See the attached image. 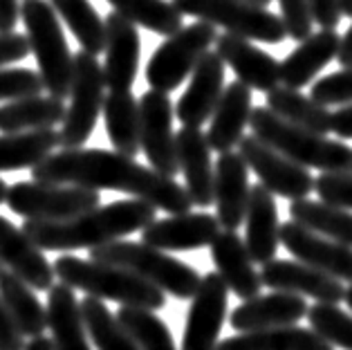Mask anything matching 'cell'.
Listing matches in <instances>:
<instances>
[{
  "label": "cell",
  "mask_w": 352,
  "mask_h": 350,
  "mask_svg": "<svg viewBox=\"0 0 352 350\" xmlns=\"http://www.w3.org/2000/svg\"><path fill=\"white\" fill-rule=\"evenodd\" d=\"M52 270L54 278L72 289H81L85 296L117 301L124 308H142L151 312L162 310L166 305V294L162 289L122 267L65 254L54 261Z\"/></svg>",
  "instance_id": "4"
},
{
  "label": "cell",
  "mask_w": 352,
  "mask_h": 350,
  "mask_svg": "<svg viewBox=\"0 0 352 350\" xmlns=\"http://www.w3.org/2000/svg\"><path fill=\"white\" fill-rule=\"evenodd\" d=\"M238 155L243 157L249 171L258 175L261 184L272 195L287 200H303L314 191V177L310 171L294 164L254 135H245L238 144Z\"/></svg>",
  "instance_id": "11"
},
{
  "label": "cell",
  "mask_w": 352,
  "mask_h": 350,
  "mask_svg": "<svg viewBox=\"0 0 352 350\" xmlns=\"http://www.w3.org/2000/svg\"><path fill=\"white\" fill-rule=\"evenodd\" d=\"M5 195H7V182L3 180V177H0V204L5 202Z\"/></svg>",
  "instance_id": "54"
},
{
  "label": "cell",
  "mask_w": 352,
  "mask_h": 350,
  "mask_svg": "<svg viewBox=\"0 0 352 350\" xmlns=\"http://www.w3.org/2000/svg\"><path fill=\"white\" fill-rule=\"evenodd\" d=\"M106 133L117 153L135 157L140 146V101L131 90H115L104 97Z\"/></svg>",
  "instance_id": "30"
},
{
  "label": "cell",
  "mask_w": 352,
  "mask_h": 350,
  "mask_svg": "<svg viewBox=\"0 0 352 350\" xmlns=\"http://www.w3.org/2000/svg\"><path fill=\"white\" fill-rule=\"evenodd\" d=\"M283 122H287L303 131H310L316 135L330 133V110L319 106L310 97L300 95L298 90L285 88V85H276L267 92V106H265Z\"/></svg>",
  "instance_id": "34"
},
{
  "label": "cell",
  "mask_w": 352,
  "mask_h": 350,
  "mask_svg": "<svg viewBox=\"0 0 352 350\" xmlns=\"http://www.w3.org/2000/svg\"><path fill=\"white\" fill-rule=\"evenodd\" d=\"M177 166L184 173L186 193L193 207H211L213 204V164L211 149L200 128L182 126L175 135Z\"/></svg>",
  "instance_id": "23"
},
{
  "label": "cell",
  "mask_w": 352,
  "mask_h": 350,
  "mask_svg": "<svg viewBox=\"0 0 352 350\" xmlns=\"http://www.w3.org/2000/svg\"><path fill=\"white\" fill-rule=\"evenodd\" d=\"M280 5V21L285 34L292 41H305L312 34V10L307 0H278Z\"/></svg>",
  "instance_id": "43"
},
{
  "label": "cell",
  "mask_w": 352,
  "mask_h": 350,
  "mask_svg": "<svg viewBox=\"0 0 352 350\" xmlns=\"http://www.w3.org/2000/svg\"><path fill=\"white\" fill-rule=\"evenodd\" d=\"M104 67L97 56L79 50L72 54V85L70 104L65 108V117L58 133V146L83 149V144L92 138L97 119L104 108Z\"/></svg>",
  "instance_id": "7"
},
{
  "label": "cell",
  "mask_w": 352,
  "mask_h": 350,
  "mask_svg": "<svg viewBox=\"0 0 352 350\" xmlns=\"http://www.w3.org/2000/svg\"><path fill=\"white\" fill-rule=\"evenodd\" d=\"M220 234V225L211 213H179L164 220H153L142 229V243L162 252H191L209 247Z\"/></svg>",
  "instance_id": "18"
},
{
  "label": "cell",
  "mask_w": 352,
  "mask_h": 350,
  "mask_svg": "<svg viewBox=\"0 0 352 350\" xmlns=\"http://www.w3.org/2000/svg\"><path fill=\"white\" fill-rule=\"evenodd\" d=\"M79 310L85 332L99 350H140L135 339L122 328V323L101 298L83 296L79 301Z\"/></svg>",
  "instance_id": "37"
},
{
  "label": "cell",
  "mask_w": 352,
  "mask_h": 350,
  "mask_svg": "<svg viewBox=\"0 0 352 350\" xmlns=\"http://www.w3.org/2000/svg\"><path fill=\"white\" fill-rule=\"evenodd\" d=\"M5 204L25 220H67L99 207L101 195L83 186L30 180L7 186Z\"/></svg>",
  "instance_id": "10"
},
{
  "label": "cell",
  "mask_w": 352,
  "mask_h": 350,
  "mask_svg": "<svg viewBox=\"0 0 352 350\" xmlns=\"http://www.w3.org/2000/svg\"><path fill=\"white\" fill-rule=\"evenodd\" d=\"M229 308V289L216 272L200 278L197 292L191 298L182 337V350H216L220 330L225 326Z\"/></svg>",
  "instance_id": "13"
},
{
  "label": "cell",
  "mask_w": 352,
  "mask_h": 350,
  "mask_svg": "<svg viewBox=\"0 0 352 350\" xmlns=\"http://www.w3.org/2000/svg\"><path fill=\"white\" fill-rule=\"evenodd\" d=\"M19 16L28 30L30 52L36 58L43 90L50 97L65 101L72 85V52L56 12L47 0H23Z\"/></svg>",
  "instance_id": "5"
},
{
  "label": "cell",
  "mask_w": 352,
  "mask_h": 350,
  "mask_svg": "<svg viewBox=\"0 0 352 350\" xmlns=\"http://www.w3.org/2000/svg\"><path fill=\"white\" fill-rule=\"evenodd\" d=\"M43 92L38 72L30 67H0V101L36 97Z\"/></svg>",
  "instance_id": "42"
},
{
  "label": "cell",
  "mask_w": 352,
  "mask_h": 350,
  "mask_svg": "<svg viewBox=\"0 0 352 350\" xmlns=\"http://www.w3.org/2000/svg\"><path fill=\"white\" fill-rule=\"evenodd\" d=\"M247 3H252V5H258V7H267L272 0H247Z\"/></svg>",
  "instance_id": "55"
},
{
  "label": "cell",
  "mask_w": 352,
  "mask_h": 350,
  "mask_svg": "<svg viewBox=\"0 0 352 350\" xmlns=\"http://www.w3.org/2000/svg\"><path fill=\"white\" fill-rule=\"evenodd\" d=\"M0 350H25V337L14 326L3 301H0Z\"/></svg>",
  "instance_id": "47"
},
{
  "label": "cell",
  "mask_w": 352,
  "mask_h": 350,
  "mask_svg": "<svg viewBox=\"0 0 352 350\" xmlns=\"http://www.w3.org/2000/svg\"><path fill=\"white\" fill-rule=\"evenodd\" d=\"M330 133L341 140H352V104L341 106L330 115Z\"/></svg>",
  "instance_id": "48"
},
{
  "label": "cell",
  "mask_w": 352,
  "mask_h": 350,
  "mask_svg": "<svg viewBox=\"0 0 352 350\" xmlns=\"http://www.w3.org/2000/svg\"><path fill=\"white\" fill-rule=\"evenodd\" d=\"M216 350H334L314 330L285 326L256 332H240L220 341Z\"/></svg>",
  "instance_id": "32"
},
{
  "label": "cell",
  "mask_w": 352,
  "mask_h": 350,
  "mask_svg": "<svg viewBox=\"0 0 352 350\" xmlns=\"http://www.w3.org/2000/svg\"><path fill=\"white\" fill-rule=\"evenodd\" d=\"M19 19V0H0V34L16 32Z\"/></svg>",
  "instance_id": "49"
},
{
  "label": "cell",
  "mask_w": 352,
  "mask_h": 350,
  "mask_svg": "<svg viewBox=\"0 0 352 350\" xmlns=\"http://www.w3.org/2000/svg\"><path fill=\"white\" fill-rule=\"evenodd\" d=\"M211 261L216 265V274L222 278L229 292L238 298H254L261 294V274L249 259V252L236 232H220L211 245Z\"/></svg>",
  "instance_id": "25"
},
{
  "label": "cell",
  "mask_w": 352,
  "mask_h": 350,
  "mask_svg": "<svg viewBox=\"0 0 352 350\" xmlns=\"http://www.w3.org/2000/svg\"><path fill=\"white\" fill-rule=\"evenodd\" d=\"M106 25V61H104V81L110 92L131 90L140 72L142 56V39L137 25L126 21L124 16L108 14L104 19Z\"/></svg>",
  "instance_id": "16"
},
{
  "label": "cell",
  "mask_w": 352,
  "mask_h": 350,
  "mask_svg": "<svg viewBox=\"0 0 352 350\" xmlns=\"http://www.w3.org/2000/svg\"><path fill=\"white\" fill-rule=\"evenodd\" d=\"M249 168L238 153H220L213 166V204L216 220L225 232H236L243 225L249 200Z\"/></svg>",
  "instance_id": "19"
},
{
  "label": "cell",
  "mask_w": 352,
  "mask_h": 350,
  "mask_svg": "<svg viewBox=\"0 0 352 350\" xmlns=\"http://www.w3.org/2000/svg\"><path fill=\"white\" fill-rule=\"evenodd\" d=\"M30 54V43L28 36L21 32L0 34V67L23 61Z\"/></svg>",
  "instance_id": "45"
},
{
  "label": "cell",
  "mask_w": 352,
  "mask_h": 350,
  "mask_svg": "<svg viewBox=\"0 0 352 350\" xmlns=\"http://www.w3.org/2000/svg\"><path fill=\"white\" fill-rule=\"evenodd\" d=\"M32 180L47 184H72L92 191H119L166 213H188L191 198L173 177H164L153 168L104 149H63L38 162Z\"/></svg>",
  "instance_id": "1"
},
{
  "label": "cell",
  "mask_w": 352,
  "mask_h": 350,
  "mask_svg": "<svg viewBox=\"0 0 352 350\" xmlns=\"http://www.w3.org/2000/svg\"><path fill=\"white\" fill-rule=\"evenodd\" d=\"M278 243L303 265L319 270L341 283H352V247L323 238L292 220L280 225Z\"/></svg>",
  "instance_id": "14"
},
{
  "label": "cell",
  "mask_w": 352,
  "mask_h": 350,
  "mask_svg": "<svg viewBox=\"0 0 352 350\" xmlns=\"http://www.w3.org/2000/svg\"><path fill=\"white\" fill-rule=\"evenodd\" d=\"M307 3H310L314 23H319L323 30H337L341 23L337 0H307Z\"/></svg>",
  "instance_id": "46"
},
{
  "label": "cell",
  "mask_w": 352,
  "mask_h": 350,
  "mask_svg": "<svg viewBox=\"0 0 352 350\" xmlns=\"http://www.w3.org/2000/svg\"><path fill=\"white\" fill-rule=\"evenodd\" d=\"M252 135L267 144L280 155L303 168H319L321 173L350 175L352 173V149L339 140H328L303 128L283 122L265 106L252 108L249 115Z\"/></svg>",
  "instance_id": "3"
},
{
  "label": "cell",
  "mask_w": 352,
  "mask_h": 350,
  "mask_svg": "<svg viewBox=\"0 0 352 350\" xmlns=\"http://www.w3.org/2000/svg\"><path fill=\"white\" fill-rule=\"evenodd\" d=\"M0 301L23 337H38L47 330V310L34 289L14 272H0Z\"/></svg>",
  "instance_id": "29"
},
{
  "label": "cell",
  "mask_w": 352,
  "mask_h": 350,
  "mask_svg": "<svg viewBox=\"0 0 352 350\" xmlns=\"http://www.w3.org/2000/svg\"><path fill=\"white\" fill-rule=\"evenodd\" d=\"M252 108V90L245 83L236 79L225 85L218 106L211 115L209 131L204 133L209 149L216 153L234 151L240 140L245 138V128L249 126Z\"/></svg>",
  "instance_id": "26"
},
{
  "label": "cell",
  "mask_w": 352,
  "mask_h": 350,
  "mask_svg": "<svg viewBox=\"0 0 352 350\" xmlns=\"http://www.w3.org/2000/svg\"><path fill=\"white\" fill-rule=\"evenodd\" d=\"M90 261L133 272L135 276L144 278L146 283L155 285L164 294L182 298V301L184 298H193L202 278L184 261L173 259V256L155 250L151 245L133 241H115L108 245L92 247Z\"/></svg>",
  "instance_id": "6"
},
{
  "label": "cell",
  "mask_w": 352,
  "mask_h": 350,
  "mask_svg": "<svg viewBox=\"0 0 352 350\" xmlns=\"http://www.w3.org/2000/svg\"><path fill=\"white\" fill-rule=\"evenodd\" d=\"M65 117V101L54 97H25L0 106V133H28L45 131L61 124Z\"/></svg>",
  "instance_id": "31"
},
{
  "label": "cell",
  "mask_w": 352,
  "mask_h": 350,
  "mask_svg": "<svg viewBox=\"0 0 352 350\" xmlns=\"http://www.w3.org/2000/svg\"><path fill=\"white\" fill-rule=\"evenodd\" d=\"M47 328L56 350H92L85 332L79 301L72 287L54 283L47 289Z\"/></svg>",
  "instance_id": "28"
},
{
  "label": "cell",
  "mask_w": 352,
  "mask_h": 350,
  "mask_svg": "<svg viewBox=\"0 0 352 350\" xmlns=\"http://www.w3.org/2000/svg\"><path fill=\"white\" fill-rule=\"evenodd\" d=\"M216 36V28L202 21L168 36L153 52L148 65H146V81L151 83V90L168 95L179 88L186 76L193 72V67L200 63V58L211 50Z\"/></svg>",
  "instance_id": "9"
},
{
  "label": "cell",
  "mask_w": 352,
  "mask_h": 350,
  "mask_svg": "<svg viewBox=\"0 0 352 350\" xmlns=\"http://www.w3.org/2000/svg\"><path fill=\"white\" fill-rule=\"evenodd\" d=\"M222 90H225V63L216 52L209 50L200 58V63L193 67L188 88L175 106V117L186 128H200L211 119L222 97Z\"/></svg>",
  "instance_id": "17"
},
{
  "label": "cell",
  "mask_w": 352,
  "mask_h": 350,
  "mask_svg": "<svg viewBox=\"0 0 352 350\" xmlns=\"http://www.w3.org/2000/svg\"><path fill=\"white\" fill-rule=\"evenodd\" d=\"M67 30L79 41L83 52L97 56L106 47V25L90 0H47Z\"/></svg>",
  "instance_id": "36"
},
{
  "label": "cell",
  "mask_w": 352,
  "mask_h": 350,
  "mask_svg": "<svg viewBox=\"0 0 352 350\" xmlns=\"http://www.w3.org/2000/svg\"><path fill=\"white\" fill-rule=\"evenodd\" d=\"M3 267H5V265H3V263H0V272H3Z\"/></svg>",
  "instance_id": "56"
},
{
  "label": "cell",
  "mask_w": 352,
  "mask_h": 350,
  "mask_svg": "<svg viewBox=\"0 0 352 350\" xmlns=\"http://www.w3.org/2000/svg\"><path fill=\"white\" fill-rule=\"evenodd\" d=\"M216 54L222 58V63L236 72L238 81L245 83L249 90L270 92L280 83V63L265 50L256 47L252 41L225 32L216 36Z\"/></svg>",
  "instance_id": "20"
},
{
  "label": "cell",
  "mask_w": 352,
  "mask_h": 350,
  "mask_svg": "<svg viewBox=\"0 0 352 350\" xmlns=\"http://www.w3.org/2000/svg\"><path fill=\"white\" fill-rule=\"evenodd\" d=\"M289 218L292 223L310 229L314 234L352 247V211L332 207L321 200L303 198L289 204Z\"/></svg>",
  "instance_id": "33"
},
{
  "label": "cell",
  "mask_w": 352,
  "mask_h": 350,
  "mask_svg": "<svg viewBox=\"0 0 352 350\" xmlns=\"http://www.w3.org/2000/svg\"><path fill=\"white\" fill-rule=\"evenodd\" d=\"M341 36L334 30H321L310 34L300 45L285 56V61L278 65L280 83L285 88L300 90L319 74L332 58H337Z\"/></svg>",
  "instance_id": "27"
},
{
  "label": "cell",
  "mask_w": 352,
  "mask_h": 350,
  "mask_svg": "<svg viewBox=\"0 0 352 350\" xmlns=\"http://www.w3.org/2000/svg\"><path fill=\"white\" fill-rule=\"evenodd\" d=\"M119 16L157 36H173L182 30L184 16L168 0H108Z\"/></svg>",
  "instance_id": "38"
},
{
  "label": "cell",
  "mask_w": 352,
  "mask_h": 350,
  "mask_svg": "<svg viewBox=\"0 0 352 350\" xmlns=\"http://www.w3.org/2000/svg\"><path fill=\"white\" fill-rule=\"evenodd\" d=\"M314 191L319 193L321 202L352 211V173L350 175L321 173L314 180Z\"/></svg>",
  "instance_id": "44"
},
{
  "label": "cell",
  "mask_w": 352,
  "mask_h": 350,
  "mask_svg": "<svg viewBox=\"0 0 352 350\" xmlns=\"http://www.w3.org/2000/svg\"><path fill=\"white\" fill-rule=\"evenodd\" d=\"M173 5L182 16H195L197 21L247 41L280 43L287 39L278 14L247 0H173Z\"/></svg>",
  "instance_id": "8"
},
{
  "label": "cell",
  "mask_w": 352,
  "mask_h": 350,
  "mask_svg": "<svg viewBox=\"0 0 352 350\" xmlns=\"http://www.w3.org/2000/svg\"><path fill=\"white\" fill-rule=\"evenodd\" d=\"M343 301H346V305H348L350 312H352V283H350V287H346V294H343Z\"/></svg>",
  "instance_id": "53"
},
{
  "label": "cell",
  "mask_w": 352,
  "mask_h": 350,
  "mask_svg": "<svg viewBox=\"0 0 352 350\" xmlns=\"http://www.w3.org/2000/svg\"><path fill=\"white\" fill-rule=\"evenodd\" d=\"M115 317L128 335L135 339L140 350H175L173 335L155 312L122 305Z\"/></svg>",
  "instance_id": "39"
},
{
  "label": "cell",
  "mask_w": 352,
  "mask_h": 350,
  "mask_svg": "<svg viewBox=\"0 0 352 350\" xmlns=\"http://www.w3.org/2000/svg\"><path fill=\"white\" fill-rule=\"evenodd\" d=\"M25 350H56V348H54V341L50 337L38 335V337H32L30 341H25Z\"/></svg>",
  "instance_id": "51"
},
{
  "label": "cell",
  "mask_w": 352,
  "mask_h": 350,
  "mask_svg": "<svg viewBox=\"0 0 352 350\" xmlns=\"http://www.w3.org/2000/svg\"><path fill=\"white\" fill-rule=\"evenodd\" d=\"M245 247L249 259L254 263H270L276 259L278 252V207L274 195L263 184H256L249 189L247 211H245Z\"/></svg>",
  "instance_id": "24"
},
{
  "label": "cell",
  "mask_w": 352,
  "mask_h": 350,
  "mask_svg": "<svg viewBox=\"0 0 352 350\" xmlns=\"http://www.w3.org/2000/svg\"><path fill=\"white\" fill-rule=\"evenodd\" d=\"M0 263L21 276L34 292H47L54 285V270L45 254L5 216H0Z\"/></svg>",
  "instance_id": "22"
},
{
  "label": "cell",
  "mask_w": 352,
  "mask_h": 350,
  "mask_svg": "<svg viewBox=\"0 0 352 350\" xmlns=\"http://www.w3.org/2000/svg\"><path fill=\"white\" fill-rule=\"evenodd\" d=\"M337 61H339L343 67H352V25L348 28V32L341 36L339 52H337Z\"/></svg>",
  "instance_id": "50"
},
{
  "label": "cell",
  "mask_w": 352,
  "mask_h": 350,
  "mask_svg": "<svg viewBox=\"0 0 352 350\" xmlns=\"http://www.w3.org/2000/svg\"><path fill=\"white\" fill-rule=\"evenodd\" d=\"M305 317L310 319V328L332 348L352 350V314L339 305L316 303L307 308Z\"/></svg>",
  "instance_id": "40"
},
{
  "label": "cell",
  "mask_w": 352,
  "mask_h": 350,
  "mask_svg": "<svg viewBox=\"0 0 352 350\" xmlns=\"http://www.w3.org/2000/svg\"><path fill=\"white\" fill-rule=\"evenodd\" d=\"M310 99L319 106H348L352 104V67H343L312 83Z\"/></svg>",
  "instance_id": "41"
},
{
  "label": "cell",
  "mask_w": 352,
  "mask_h": 350,
  "mask_svg": "<svg viewBox=\"0 0 352 350\" xmlns=\"http://www.w3.org/2000/svg\"><path fill=\"white\" fill-rule=\"evenodd\" d=\"M58 146V133L54 128L28 131L14 135H0V173L3 171L34 168Z\"/></svg>",
  "instance_id": "35"
},
{
  "label": "cell",
  "mask_w": 352,
  "mask_h": 350,
  "mask_svg": "<svg viewBox=\"0 0 352 350\" xmlns=\"http://www.w3.org/2000/svg\"><path fill=\"white\" fill-rule=\"evenodd\" d=\"M307 314V301L298 294L272 292L247 298L231 312V328L240 332H256L270 328L294 326Z\"/></svg>",
  "instance_id": "21"
},
{
  "label": "cell",
  "mask_w": 352,
  "mask_h": 350,
  "mask_svg": "<svg viewBox=\"0 0 352 350\" xmlns=\"http://www.w3.org/2000/svg\"><path fill=\"white\" fill-rule=\"evenodd\" d=\"M175 108L168 95L157 90L144 92L140 99V146L148 157L151 168L164 177L179 173L175 133H173Z\"/></svg>",
  "instance_id": "12"
},
{
  "label": "cell",
  "mask_w": 352,
  "mask_h": 350,
  "mask_svg": "<svg viewBox=\"0 0 352 350\" xmlns=\"http://www.w3.org/2000/svg\"><path fill=\"white\" fill-rule=\"evenodd\" d=\"M261 283L267 285L274 292H289L298 296H310L316 303L339 305L346 294V285L341 281L312 270L298 261L274 259L265 263L261 272Z\"/></svg>",
  "instance_id": "15"
},
{
  "label": "cell",
  "mask_w": 352,
  "mask_h": 350,
  "mask_svg": "<svg viewBox=\"0 0 352 350\" xmlns=\"http://www.w3.org/2000/svg\"><path fill=\"white\" fill-rule=\"evenodd\" d=\"M153 220H157V209L131 198L99 204L67 220H25L21 232L41 252H72L122 241L142 232Z\"/></svg>",
  "instance_id": "2"
},
{
  "label": "cell",
  "mask_w": 352,
  "mask_h": 350,
  "mask_svg": "<svg viewBox=\"0 0 352 350\" xmlns=\"http://www.w3.org/2000/svg\"><path fill=\"white\" fill-rule=\"evenodd\" d=\"M339 14L346 16V19H352V0H337Z\"/></svg>",
  "instance_id": "52"
}]
</instances>
